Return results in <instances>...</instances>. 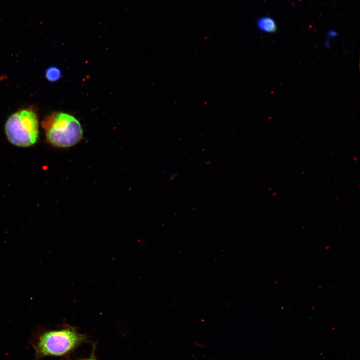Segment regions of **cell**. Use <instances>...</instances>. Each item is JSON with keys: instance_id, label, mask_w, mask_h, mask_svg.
<instances>
[{"instance_id": "6da1fadb", "label": "cell", "mask_w": 360, "mask_h": 360, "mask_svg": "<svg viewBox=\"0 0 360 360\" xmlns=\"http://www.w3.org/2000/svg\"><path fill=\"white\" fill-rule=\"evenodd\" d=\"M42 125L46 130L48 142L56 148H70L80 142L83 138L80 122L68 113L53 112L44 118Z\"/></svg>"}, {"instance_id": "7a4b0ae2", "label": "cell", "mask_w": 360, "mask_h": 360, "mask_svg": "<svg viewBox=\"0 0 360 360\" xmlns=\"http://www.w3.org/2000/svg\"><path fill=\"white\" fill-rule=\"evenodd\" d=\"M86 340L84 335L72 328L44 332L34 344L36 356L40 358L46 356H64Z\"/></svg>"}, {"instance_id": "3957f363", "label": "cell", "mask_w": 360, "mask_h": 360, "mask_svg": "<svg viewBox=\"0 0 360 360\" xmlns=\"http://www.w3.org/2000/svg\"><path fill=\"white\" fill-rule=\"evenodd\" d=\"M4 130L8 141L18 147L35 144L38 138V123L36 114L31 110L22 109L9 116Z\"/></svg>"}, {"instance_id": "277c9868", "label": "cell", "mask_w": 360, "mask_h": 360, "mask_svg": "<svg viewBox=\"0 0 360 360\" xmlns=\"http://www.w3.org/2000/svg\"><path fill=\"white\" fill-rule=\"evenodd\" d=\"M257 26L258 28L264 32H274L276 30V22L269 17L260 18L257 22Z\"/></svg>"}, {"instance_id": "5b68a950", "label": "cell", "mask_w": 360, "mask_h": 360, "mask_svg": "<svg viewBox=\"0 0 360 360\" xmlns=\"http://www.w3.org/2000/svg\"><path fill=\"white\" fill-rule=\"evenodd\" d=\"M62 73L60 70L56 66H50L48 68L45 72V76L46 79L51 82H54L58 80L61 77Z\"/></svg>"}, {"instance_id": "8992f818", "label": "cell", "mask_w": 360, "mask_h": 360, "mask_svg": "<svg viewBox=\"0 0 360 360\" xmlns=\"http://www.w3.org/2000/svg\"><path fill=\"white\" fill-rule=\"evenodd\" d=\"M97 360L93 352L88 358L83 359V360Z\"/></svg>"}]
</instances>
